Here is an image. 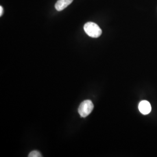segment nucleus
<instances>
[{
  "label": "nucleus",
  "instance_id": "6",
  "mask_svg": "<svg viewBox=\"0 0 157 157\" xmlns=\"http://www.w3.org/2000/svg\"><path fill=\"white\" fill-rule=\"evenodd\" d=\"M3 14V8L2 7V6H0V16L1 17Z\"/></svg>",
  "mask_w": 157,
  "mask_h": 157
},
{
  "label": "nucleus",
  "instance_id": "5",
  "mask_svg": "<svg viewBox=\"0 0 157 157\" xmlns=\"http://www.w3.org/2000/svg\"><path fill=\"white\" fill-rule=\"evenodd\" d=\"M29 157H41L42 155L41 154V153L38 151L34 150L33 151L31 152L28 155Z\"/></svg>",
  "mask_w": 157,
  "mask_h": 157
},
{
  "label": "nucleus",
  "instance_id": "4",
  "mask_svg": "<svg viewBox=\"0 0 157 157\" xmlns=\"http://www.w3.org/2000/svg\"><path fill=\"white\" fill-rule=\"evenodd\" d=\"M73 0H58L55 5V8L58 11H61L69 6Z\"/></svg>",
  "mask_w": 157,
  "mask_h": 157
},
{
  "label": "nucleus",
  "instance_id": "3",
  "mask_svg": "<svg viewBox=\"0 0 157 157\" xmlns=\"http://www.w3.org/2000/svg\"><path fill=\"white\" fill-rule=\"evenodd\" d=\"M139 109L143 115L149 114L151 111V106L148 101L144 100L141 101L139 104Z\"/></svg>",
  "mask_w": 157,
  "mask_h": 157
},
{
  "label": "nucleus",
  "instance_id": "2",
  "mask_svg": "<svg viewBox=\"0 0 157 157\" xmlns=\"http://www.w3.org/2000/svg\"><path fill=\"white\" fill-rule=\"evenodd\" d=\"M94 108V105L92 101L89 100H85L82 102L80 106L78 107V112L79 115L85 118L90 115V113L92 112Z\"/></svg>",
  "mask_w": 157,
  "mask_h": 157
},
{
  "label": "nucleus",
  "instance_id": "1",
  "mask_svg": "<svg viewBox=\"0 0 157 157\" xmlns=\"http://www.w3.org/2000/svg\"><path fill=\"white\" fill-rule=\"evenodd\" d=\"M84 30L88 36L93 38H98L102 34L101 28L95 23H86L84 25Z\"/></svg>",
  "mask_w": 157,
  "mask_h": 157
}]
</instances>
